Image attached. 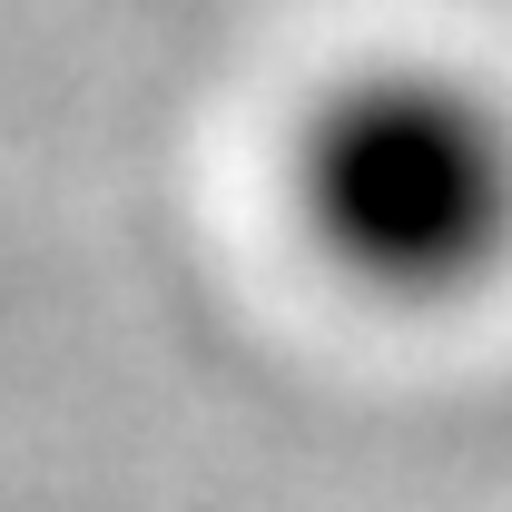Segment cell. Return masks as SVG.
Returning a JSON list of instances; mask_svg holds the SVG:
<instances>
[{"label":"cell","instance_id":"6da1fadb","mask_svg":"<svg viewBox=\"0 0 512 512\" xmlns=\"http://www.w3.org/2000/svg\"><path fill=\"white\" fill-rule=\"evenodd\" d=\"M296 217L394 306L473 296L512 266V109L463 69H355L296 128Z\"/></svg>","mask_w":512,"mask_h":512}]
</instances>
